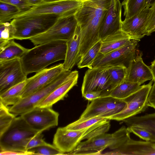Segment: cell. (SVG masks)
<instances>
[{"mask_svg":"<svg viewBox=\"0 0 155 155\" xmlns=\"http://www.w3.org/2000/svg\"><path fill=\"white\" fill-rule=\"evenodd\" d=\"M123 100L110 96L102 97L91 101L80 118L101 117L108 118L122 111L126 107Z\"/></svg>","mask_w":155,"mask_h":155,"instance_id":"obj_10","label":"cell"},{"mask_svg":"<svg viewBox=\"0 0 155 155\" xmlns=\"http://www.w3.org/2000/svg\"><path fill=\"white\" fill-rule=\"evenodd\" d=\"M78 76H75L56 88L36 107H52L53 104L63 99L68 91L77 84Z\"/></svg>","mask_w":155,"mask_h":155,"instance_id":"obj_23","label":"cell"},{"mask_svg":"<svg viewBox=\"0 0 155 155\" xmlns=\"http://www.w3.org/2000/svg\"><path fill=\"white\" fill-rule=\"evenodd\" d=\"M0 2L16 6L19 9L20 13L28 10L32 6L27 0H0Z\"/></svg>","mask_w":155,"mask_h":155,"instance_id":"obj_39","label":"cell"},{"mask_svg":"<svg viewBox=\"0 0 155 155\" xmlns=\"http://www.w3.org/2000/svg\"><path fill=\"white\" fill-rule=\"evenodd\" d=\"M149 107L155 110V82L152 85L148 98Z\"/></svg>","mask_w":155,"mask_h":155,"instance_id":"obj_41","label":"cell"},{"mask_svg":"<svg viewBox=\"0 0 155 155\" xmlns=\"http://www.w3.org/2000/svg\"><path fill=\"white\" fill-rule=\"evenodd\" d=\"M39 132L32 128L21 116L15 117L9 127L0 136V151H27V143Z\"/></svg>","mask_w":155,"mask_h":155,"instance_id":"obj_4","label":"cell"},{"mask_svg":"<svg viewBox=\"0 0 155 155\" xmlns=\"http://www.w3.org/2000/svg\"><path fill=\"white\" fill-rule=\"evenodd\" d=\"M110 124L108 121L106 123L98 127L88 133L83 138L82 140H88L106 133L109 130Z\"/></svg>","mask_w":155,"mask_h":155,"instance_id":"obj_37","label":"cell"},{"mask_svg":"<svg viewBox=\"0 0 155 155\" xmlns=\"http://www.w3.org/2000/svg\"><path fill=\"white\" fill-rule=\"evenodd\" d=\"M149 67L153 74V82H155V58L154 60L152 62L151 64Z\"/></svg>","mask_w":155,"mask_h":155,"instance_id":"obj_44","label":"cell"},{"mask_svg":"<svg viewBox=\"0 0 155 155\" xmlns=\"http://www.w3.org/2000/svg\"><path fill=\"white\" fill-rule=\"evenodd\" d=\"M138 41H135L119 49L105 54L100 52L89 68L122 66L127 68L136 56Z\"/></svg>","mask_w":155,"mask_h":155,"instance_id":"obj_9","label":"cell"},{"mask_svg":"<svg viewBox=\"0 0 155 155\" xmlns=\"http://www.w3.org/2000/svg\"><path fill=\"white\" fill-rule=\"evenodd\" d=\"M123 121L128 127L136 126L146 129L155 137V113L140 116H134Z\"/></svg>","mask_w":155,"mask_h":155,"instance_id":"obj_24","label":"cell"},{"mask_svg":"<svg viewBox=\"0 0 155 155\" xmlns=\"http://www.w3.org/2000/svg\"><path fill=\"white\" fill-rule=\"evenodd\" d=\"M122 7L119 0H111L109 8L100 28V41L121 30Z\"/></svg>","mask_w":155,"mask_h":155,"instance_id":"obj_17","label":"cell"},{"mask_svg":"<svg viewBox=\"0 0 155 155\" xmlns=\"http://www.w3.org/2000/svg\"><path fill=\"white\" fill-rule=\"evenodd\" d=\"M64 0H42L43 2H56L59 1H61Z\"/></svg>","mask_w":155,"mask_h":155,"instance_id":"obj_47","label":"cell"},{"mask_svg":"<svg viewBox=\"0 0 155 155\" xmlns=\"http://www.w3.org/2000/svg\"><path fill=\"white\" fill-rule=\"evenodd\" d=\"M86 99L92 101L102 97L101 92H91L87 93L82 96Z\"/></svg>","mask_w":155,"mask_h":155,"instance_id":"obj_42","label":"cell"},{"mask_svg":"<svg viewBox=\"0 0 155 155\" xmlns=\"http://www.w3.org/2000/svg\"><path fill=\"white\" fill-rule=\"evenodd\" d=\"M20 58L0 61V94L20 82L26 81Z\"/></svg>","mask_w":155,"mask_h":155,"instance_id":"obj_15","label":"cell"},{"mask_svg":"<svg viewBox=\"0 0 155 155\" xmlns=\"http://www.w3.org/2000/svg\"><path fill=\"white\" fill-rule=\"evenodd\" d=\"M15 32V28L11 22L0 23V49L14 39Z\"/></svg>","mask_w":155,"mask_h":155,"instance_id":"obj_32","label":"cell"},{"mask_svg":"<svg viewBox=\"0 0 155 155\" xmlns=\"http://www.w3.org/2000/svg\"></svg>","mask_w":155,"mask_h":155,"instance_id":"obj_49","label":"cell"},{"mask_svg":"<svg viewBox=\"0 0 155 155\" xmlns=\"http://www.w3.org/2000/svg\"><path fill=\"white\" fill-rule=\"evenodd\" d=\"M150 12V7H146L131 17L122 21L121 30L131 38L138 41L147 35L146 24Z\"/></svg>","mask_w":155,"mask_h":155,"instance_id":"obj_18","label":"cell"},{"mask_svg":"<svg viewBox=\"0 0 155 155\" xmlns=\"http://www.w3.org/2000/svg\"><path fill=\"white\" fill-rule=\"evenodd\" d=\"M153 82L152 79L148 84L142 85L140 89L124 100L127 103L125 107L108 119L123 121L145 111L149 107L148 98Z\"/></svg>","mask_w":155,"mask_h":155,"instance_id":"obj_12","label":"cell"},{"mask_svg":"<svg viewBox=\"0 0 155 155\" xmlns=\"http://www.w3.org/2000/svg\"><path fill=\"white\" fill-rule=\"evenodd\" d=\"M67 41H57L41 44L28 50L20 58L23 70L28 74L38 72L49 65L64 60Z\"/></svg>","mask_w":155,"mask_h":155,"instance_id":"obj_2","label":"cell"},{"mask_svg":"<svg viewBox=\"0 0 155 155\" xmlns=\"http://www.w3.org/2000/svg\"><path fill=\"white\" fill-rule=\"evenodd\" d=\"M101 46V41H100L81 58L77 63L78 67L79 68L85 67L89 68L100 52Z\"/></svg>","mask_w":155,"mask_h":155,"instance_id":"obj_30","label":"cell"},{"mask_svg":"<svg viewBox=\"0 0 155 155\" xmlns=\"http://www.w3.org/2000/svg\"><path fill=\"white\" fill-rule=\"evenodd\" d=\"M147 35H150L155 30V5L150 7V12L146 24Z\"/></svg>","mask_w":155,"mask_h":155,"instance_id":"obj_38","label":"cell"},{"mask_svg":"<svg viewBox=\"0 0 155 155\" xmlns=\"http://www.w3.org/2000/svg\"><path fill=\"white\" fill-rule=\"evenodd\" d=\"M135 41H138L132 39L127 34L120 30L101 41L100 52L105 54Z\"/></svg>","mask_w":155,"mask_h":155,"instance_id":"obj_21","label":"cell"},{"mask_svg":"<svg viewBox=\"0 0 155 155\" xmlns=\"http://www.w3.org/2000/svg\"><path fill=\"white\" fill-rule=\"evenodd\" d=\"M146 0H124L121 3L125 18H130L146 7Z\"/></svg>","mask_w":155,"mask_h":155,"instance_id":"obj_29","label":"cell"},{"mask_svg":"<svg viewBox=\"0 0 155 155\" xmlns=\"http://www.w3.org/2000/svg\"><path fill=\"white\" fill-rule=\"evenodd\" d=\"M42 133V132H39L29 140L26 146L27 151L31 148L48 144L43 139V135Z\"/></svg>","mask_w":155,"mask_h":155,"instance_id":"obj_40","label":"cell"},{"mask_svg":"<svg viewBox=\"0 0 155 155\" xmlns=\"http://www.w3.org/2000/svg\"><path fill=\"white\" fill-rule=\"evenodd\" d=\"M111 0H88L83 2L75 15L81 29L79 55H84L100 41L99 31L101 24L109 8Z\"/></svg>","mask_w":155,"mask_h":155,"instance_id":"obj_1","label":"cell"},{"mask_svg":"<svg viewBox=\"0 0 155 155\" xmlns=\"http://www.w3.org/2000/svg\"><path fill=\"white\" fill-rule=\"evenodd\" d=\"M108 68H89L86 71L81 87L82 96L87 93L94 91L101 92L102 97L108 96L115 87L110 81Z\"/></svg>","mask_w":155,"mask_h":155,"instance_id":"obj_11","label":"cell"},{"mask_svg":"<svg viewBox=\"0 0 155 155\" xmlns=\"http://www.w3.org/2000/svg\"><path fill=\"white\" fill-rule=\"evenodd\" d=\"M136 54L127 68L125 81L141 85L147 81L153 79V77L150 67L143 62L142 53L137 51Z\"/></svg>","mask_w":155,"mask_h":155,"instance_id":"obj_20","label":"cell"},{"mask_svg":"<svg viewBox=\"0 0 155 155\" xmlns=\"http://www.w3.org/2000/svg\"><path fill=\"white\" fill-rule=\"evenodd\" d=\"M79 75L77 70H64L51 82L36 92L24 98L9 108L16 116L21 115L32 109L56 88L69 80Z\"/></svg>","mask_w":155,"mask_h":155,"instance_id":"obj_5","label":"cell"},{"mask_svg":"<svg viewBox=\"0 0 155 155\" xmlns=\"http://www.w3.org/2000/svg\"><path fill=\"white\" fill-rule=\"evenodd\" d=\"M27 151L32 153L33 155H62L64 153L60 151L53 145L48 143L28 150Z\"/></svg>","mask_w":155,"mask_h":155,"instance_id":"obj_35","label":"cell"},{"mask_svg":"<svg viewBox=\"0 0 155 155\" xmlns=\"http://www.w3.org/2000/svg\"><path fill=\"white\" fill-rule=\"evenodd\" d=\"M1 155H33L32 153L27 151L25 152L13 151H0Z\"/></svg>","mask_w":155,"mask_h":155,"instance_id":"obj_43","label":"cell"},{"mask_svg":"<svg viewBox=\"0 0 155 155\" xmlns=\"http://www.w3.org/2000/svg\"><path fill=\"white\" fill-rule=\"evenodd\" d=\"M78 0L80 1H82V2H84V1H87L88 0Z\"/></svg>","mask_w":155,"mask_h":155,"instance_id":"obj_48","label":"cell"},{"mask_svg":"<svg viewBox=\"0 0 155 155\" xmlns=\"http://www.w3.org/2000/svg\"><path fill=\"white\" fill-rule=\"evenodd\" d=\"M81 37V29L78 25L73 36L67 41L65 57L63 63L64 70H71L79 60L78 55Z\"/></svg>","mask_w":155,"mask_h":155,"instance_id":"obj_22","label":"cell"},{"mask_svg":"<svg viewBox=\"0 0 155 155\" xmlns=\"http://www.w3.org/2000/svg\"><path fill=\"white\" fill-rule=\"evenodd\" d=\"M142 86L137 83L125 81L116 87L108 96L124 100L140 89Z\"/></svg>","mask_w":155,"mask_h":155,"instance_id":"obj_27","label":"cell"},{"mask_svg":"<svg viewBox=\"0 0 155 155\" xmlns=\"http://www.w3.org/2000/svg\"><path fill=\"white\" fill-rule=\"evenodd\" d=\"M28 49L12 40L0 49V61L21 58Z\"/></svg>","mask_w":155,"mask_h":155,"instance_id":"obj_25","label":"cell"},{"mask_svg":"<svg viewBox=\"0 0 155 155\" xmlns=\"http://www.w3.org/2000/svg\"><path fill=\"white\" fill-rule=\"evenodd\" d=\"M110 81L115 87L126 80L127 68L122 66L108 67Z\"/></svg>","mask_w":155,"mask_h":155,"instance_id":"obj_31","label":"cell"},{"mask_svg":"<svg viewBox=\"0 0 155 155\" xmlns=\"http://www.w3.org/2000/svg\"><path fill=\"white\" fill-rule=\"evenodd\" d=\"M26 80L11 87L0 94V102L5 106H13L21 99V94L26 84Z\"/></svg>","mask_w":155,"mask_h":155,"instance_id":"obj_26","label":"cell"},{"mask_svg":"<svg viewBox=\"0 0 155 155\" xmlns=\"http://www.w3.org/2000/svg\"><path fill=\"white\" fill-rule=\"evenodd\" d=\"M155 5V0H146V7H150Z\"/></svg>","mask_w":155,"mask_h":155,"instance_id":"obj_46","label":"cell"},{"mask_svg":"<svg viewBox=\"0 0 155 155\" xmlns=\"http://www.w3.org/2000/svg\"><path fill=\"white\" fill-rule=\"evenodd\" d=\"M16 116L8 107L0 102V136L9 127Z\"/></svg>","mask_w":155,"mask_h":155,"instance_id":"obj_33","label":"cell"},{"mask_svg":"<svg viewBox=\"0 0 155 155\" xmlns=\"http://www.w3.org/2000/svg\"><path fill=\"white\" fill-rule=\"evenodd\" d=\"M106 120L109 119L107 118L101 117L85 118H80L78 120L69 124L65 127L68 130H83L89 128L98 123Z\"/></svg>","mask_w":155,"mask_h":155,"instance_id":"obj_28","label":"cell"},{"mask_svg":"<svg viewBox=\"0 0 155 155\" xmlns=\"http://www.w3.org/2000/svg\"><path fill=\"white\" fill-rule=\"evenodd\" d=\"M59 115L52 107H36L21 116L32 128L42 132L58 125Z\"/></svg>","mask_w":155,"mask_h":155,"instance_id":"obj_14","label":"cell"},{"mask_svg":"<svg viewBox=\"0 0 155 155\" xmlns=\"http://www.w3.org/2000/svg\"><path fill=\"white\" fill-rule=\"evenodd\" d=\"M61 17L54 14H43L13 19L10 22L15 28L14 39H30L46 31Z\"/></svg>","mask_w":155,"mask_h":155,"instance_id":"obj_6","label":"cell"},{"mask_svg":"<svg viewBox=\"0 0 155 155\" xmlns=\"http://www.w3.org/2000/svg\"><path fill=\"white\" fill-rule=\"evenodd\" d=\"M32 6L39 5L43 2L42 0H27Z\"/></svg>","mask_w":155,"mask_h":155,"instance_id":"obj_45","label":"cell"},{"mask_svg":"<svg viewBox=\"0 0 155 155\" xmlns=\"http://www.w3.org/2000/svg\"><path fill=\"white\" fill-rule=\"evenodd\" d=\"M64 70L63 63H60L45 68L27 78L21 98L26 97L51 82Z\"/></svg>","mask_w":155,"mask_h":155,"instance_id":"obj_16","label":"cell"},{"mask_svg":"<svg viewBox=\"0 0 155 155\" xmlns=\"http://www.w3.org/2000/svg\"><path fill=\"white\" fill-rule=\"evenodd\" d=\"M83 2L78 0H64L49 2H43L32 6L28 10L21 12L13 19H19L43 14H54L61 17L74 15L82 6Z\"/></svg>","mask_w":155,"mask_h":155,"instance_id":"obj_7","label":"cell"},{"mask_svg":"<svg viewBox=\"0 0 155 155\" xmlns=\"http://www.w3.org/2000/svg\"><path fill=\"white\" fill-rule=\"evenodd\" d=\"M101 122L88 129L81 130H71L65 127H59L54 135L53 144L65 154L74 150L83 138L88 133L103 124Z\"/></svg>","mask_w":155,"mask_h":155,"instance_id":"obj_13","label":"cell"},{"mask_svg":"<svg viewBox=\"0 0 155 155\" xmlns=\"http://www.w3.org/2000/svg\"><path fill=\"white\" fill-rule=\"evenodd\" d=\"M130 133L127 127L123 126L113 134L106 133L80 142L68 154L101 155L106 148L114 150L124 144L130 138Z\"/></svg>","mask_w":155,"mask_h":155,"instance_id":"obj_3","label":"cell"},{"mask_svg":"<svg viewBox=\"0 0 155 155\" xmlns=\"http://www.w3.org/2000/svg\"><path fill=\"white\" fill-rule=\"evenodd\" d=\"M20 13L16 6L0 2V23L8 22Z\"/></svg>","mask_w":155,"mask_h":155,"instance_id":"obj_34","label":"cell"},{"mask_svg":"<svg viewBox=\"0 0 155 155\" xmlns=\"http://www.w3.org/2000/svg\"><path fill=\"white\" fill-rule=\"evenodd\" d=\"M127 129L130 133H132L140 139L146 141L155 142V137L146 129L136 126H128Z\"/></svg>","mask_w":155,"mask_h":155,"instance_id":"obj_36","label":"cell"},{"mask_svg":"<svg viewBox=\"0 0 155 155\" xmlns=\"http://www.w3.org/2000/svg\"><path fill=\"white\" fill-rule=\"evenodd\" d=\"M101 155H155V142L130 138L118 148L103 151Z\"/></svg>","mask_w":155,"mask_h":155,"instance_id":"obj_19","label":"cell"},{"mask_svg":"<svg viewBox=\"0 0 155 155\" xmlns=\"http://www.w3.org/2000/svg\"><path fill=\"white\" fill-rule=\"evenodd\" d=\"M77 25L75 15L60 17L46 31L29 40L35 45L54 41H67L73 36Z\"/></svg>","mask_w":155,"mask_h":155,"instance_id":"obj_8","label":"cell"}]
</instances>
